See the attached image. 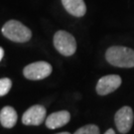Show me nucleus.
<instances>
[{
	"label": "nucleus",
	"mask_w": 134,
	"mask_h": 134,
	"mask_svg": "<svg viewBox=\"0 0 134 134\" xmlns=\"http://www.w3.org/2000/svg\"><path fill=\"white\" fill-rule=\"evenodd\" d=\"M105 59L113 67L134 68V50L128 47L111 46L106 50Z\"/></svg>",
	"instance_id": "1"
},
{
	"label": "nucleus",
	"mask_w": 134,
	"mask_h": 134,
	"mask_svg": "<svg viewBox=\"0 0 134 134\" xmlns=\"http://www.w3.org/2000/svg\"><path fill=\"white\" fill-rule=\"evenodd\" d=\"M114 133H115V131L113 129H108L105 131V134H114Z\"/></svg>",
	"instance_id": "14"
},
{
	"label": "nucleus",
	"mask_w": 134,
	"mask_h": 134,
	"mask_svg": "<svg viewBox=\"0 0 134 134\" xmlns=\"http://www.w3.org/2000/svg\"><path fill=\"white\" fill-rule=\"evenodd\" d=\"M122 80L118 75H107L100 77L96 86V93L104 96L115 91L121 86Z\"/></svg>",
	"instance_id": "6"
},
{
	"label": "nucleus",
	"mask_w": 134,
	"mask_h": 134,
	"mask_svg": "<svg viewBox=\"0 0 134 134\" xmlns=\"http://www.w3.org/2000/svg\"><path fill=\"white\" fill-rule=\"evenodd\" d=\"M18 119L16 110L12 106H4L0 110V123L5 128H13Z\"/></svg>",
	"instance_id": "10"
},
{
	"label": "nucleus",
	"mask_w": 134,
	"mask_h": 134,
	"mask_svg": "<svg viewBox=\"0 0 134 134\" xmlns=\"http://www.w3.org/2000/svg\"><path fill=\"white\" fill-rule=\"evenodd\" d=\"M65 10L74 17L81 18L86 13V5L83 0H61Z\"/></svg>",
	"instance_id": "9"
},
{
	"label": "nucleus",
	"mask_w": 134,
	"mask_h": 134,
	"mask_svg": "<svg viewBox=\"0 0 134 134\" xmlns=\"http://www.w3.org/2000/svg\"><path fill=\"white\" fill-rule=\"evenodd\" d=\"M59 134H70V132H60Z\"/></svg>",
	"instance_id": "15"
},
{
	"label": "nucleus",
	"mask_w": 134,
	"mask_h": 134,
	"mask_svg": "<svg viewBox=\"0 0 134 134\" xmlns=\"http://www.w3.org/2000/svg\"><path fill=\"white\" fill-rule=\"evenodd\" d=\"M54 47L65 57H71L77 51V41L71 33L60 30L55 33L53 38Z\"/></svg>",
	"instance_id": "3"
},
{
	"label": "nucleus",
	"mask_w": 134,
	"mask_h": 134,
	"mask_svg": "<svg viewBox=\"0 0 134 134\" xmlns=\"http://www.w3.org/2000/svg\"><path fill=\"white\" fill-rule=\"evenodd\" d=\"M99 132V127L96 124L85 125L75 131L76 134H98Z\"/></svg>",
	"instance_id": "11"
},
{
	"label": "nucleus",
	"mask_w": 134,
	"mask_h": 134,
	"mask_svg": "<svg viewBox=\"0 0 134 134\" xmlns=\"http://www.w3.org/2000/svg\"><path fill=\"white\" fill-rule=\"evenodd\" d=\"M47 110L45 106L36 104L26 110L22 116V123L24 125H41L46 120Z\"/></svg>",
	"instance_id": "7"
},
{
	"label": "nucleus",
	"mask_w": 134,
	"mask_h": 134,
	"mask_svg": "<svg viewBox=\"0 0 134 134\" xmlns=\"http://www.w3.org/2000/svg\"><path fill=\"white\" fill-rule=\"evenodd\" d=\"M52 72L53 68L49 63L39 61L27 65L23 69V76L29 81H41L48 77Z\"/></svg>",
	"instance_id": "4"
},
{
	"label": "nucleus",
	"mask_w": 134,
	"mask_h": 134,
	"mask_svg": "<svg viewBox=\"0 0 134 134\" xmlns=\"http://www.w3.org/2000/svg\"><path fill=\"white\" fill-rule=\"evenodd\" d=\"M71 120V113L67 110L56 111L49 115L46 118V126L49 129H58L68 124Z\"/></svg>",
	"instance_id": "8"
},
{
	"label": "nucleus",
	"mask_w": 134,
	"mask_h": 134,
	"mask_svg": "<svg viewBox=\"0 0 134 134\" xmlns=\"http://www.w3.org/2000/svg\"><path fill=\"white\" fill-rule=\"evenodd\" d=\"M2 34L5 38L14 43H26L32 38L31 30L18 20H9L2 27Z\"/></svg>",
	"instance_id": "2"
},
{
	"label": "nucleus",
	"mask_w": 134,
	"mask_h": 134,
	"mask_svg": "<svg viewBox=\"0 0 134 134\" xmlns=\"http://www.w3.org/2000/svg\"><path fill=\"white\" fill-rule=\"evenodd\" d=\"M12 87V81L8 77L0 79V97L5 96Z\"/></svg>",
	"instance_id": "12"
},
{
	"label": "nucleus",
	"mask_w": 134,
	"mask_h": 134,
	"mask_svg": "<svg viewBox=\"0 0 134 134\" xmlns=\"http://www.w3.org/2000/svg\"><path fill=\"white\" fill-rule=\"evenodd\" d=\"M134 114L132 108L128 105L122 106L116 111L114 115L115 126L119 133H128L133 125Z\"/></svg>",
	"instance_id": "5"
},
{
	"label": "nucleus",
	"mask_w": 134,
	"mask_h": 134,
	"mask_svg": "<svg viewBox=\"0 0 134 134\" xmlns=\"http://www.w3.org/2000/svg\"><path fill=\"white\" fill-rule=\"evenodd\" d=\"M3 56H4V50L0 47V61L3 59Z\"/></svg>",
	"instance_id": "13"
}]
</instances>
